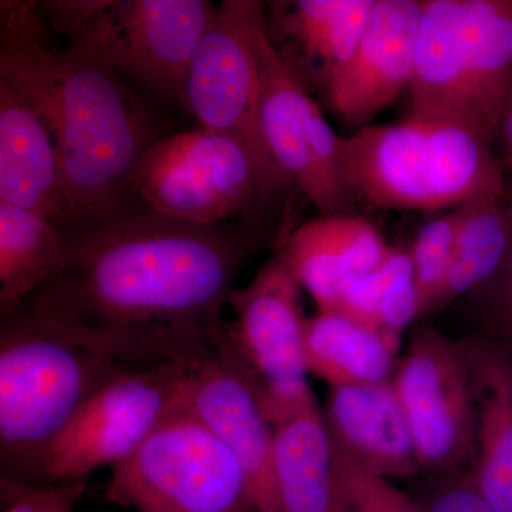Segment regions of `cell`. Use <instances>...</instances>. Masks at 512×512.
<instances>
[{
  "label": "cell",
  "mask_w": 512,
  "mask_h": 512,
  "mask_svg": "<svg viewBox=\"0 0 512 512\" xmlns=\"http://www.w3.org/2000/svg\"><path fill=\"white\" fill-rule=\"evenodd\" d=\"M274 430L276 485L284 512H352L320 409Z\"/></svg>",
  "instance_id": "obj_21"
},
{
  "label": "cell",
  "mask_w": 512,
  "mask_h": 512,
  "mask_svg": "<svg viewBox=\"0 0 512 512\" xmlns=\"http://www.w3.org/2000/svg\"><path fill=\"white\" fill-rule=\"evenodd\" d=\"M375 0H298L269 3L265 28L301 77L320 84L353 55Z\"/></svg>",
  "instance_id": "obj_19"
},
{
  "label": "cell",
  "mask_w": 512,
  "mask_h": 512,
  "mask_svg": "<svg viewBox=\"0 0 512 512\" xmlns=\"http://www.w3.org/2000/svg\"><path fill=\"white\" fill-rule=\"evenodd\" d=\"M335 456L336 473L352 512H423L416 501L397 490L392 481Z\"/></svg>",
  "instance_id": "obj_27"
},
{
  "label": "cell",
  "mask_w": 512,
  "mask_h": 512,
  "mask_svg": "<svg viewBox=\"0 0 512 512\" xmlns=\"http://www.w3.org/2000/svg\"><path fill=\"white\" fill-rule=\"evenodd\" d=\"M288 190L244 144L200 127L161 137L128 180L131 197L195 225L245 221L268 228L272 205Z\"/></svg>",
  "instance_id": "obj_6"
},
{
  "label": "cell",
  "mask_w": 512,
  "mask_h": 512,
  "mask_svg": "<svg viewBox=\"0 0 512 512\" xmlns=\"http://www.w3.org/2000/svg\"><path fill=\"white\" fill-rule=\"evenodd\" d=\"M104 2L59 53L56 140L64 207L62 232L94 224L133 204L134 165L160 136L137 89L111 63L101 35Z\"/></svg>",
  "instance_id": "obj_3"
},
{
  "label": "cell",
  "mask_w": 512,
  "mask_h": 512,
  "mask_svg": "<svg viewBox=\"0 0 512 512\" xmlns=\"http://www.w3.org/2000/svg\"><path fill=\"white\" fill-rule=\"evenodd\" d=\"M333 453L377 476L413 478L421 467L392 382L330 387L322 412Z\"/></svg>",
  "instance_id": "obj_16"
},
{
  "label": "cell",
  "mask_w": 512,
  "mask_h": 512,
  "mask_svg": "<svg viewBox=\"0 0 512 512\" xmlns=\"http://www.w3.org/2000/svg\"><path fill=\"white\" fill-rule=\"evenodd\" d=\"M106 497L137 512H254L241 464L184 402L111 468Z\"/></svg>",
  "instance_id": "obj_7"
},
{
  "label": "cell",
  "mask_w": 512,
  "mask_h": 512,
  "mask_svg": "<svg viewBox=\"0 0 512 512\" xmlns=\"http://www.w3.org/2000/svg\"><path fill=\"white\" fill-rule=\"evenodd\" d=\"M511 242V198L507 195L471 202L458 232L450 271L431 315L487 285L503 266Z\"/></svg>",
  "instance_id": "obj_24"
},
{
  "label": "cell",
  "mask_w": 512,
  "mask_h": 512,
  "mask_svg": "<svg viewBox=\"0 0 512 512\" xmlns=\"http://www.w3.org/2000/svg\"><path fill=\"white\" fill-rule=\"evenodd\" d=\"M234 322H225L228 338L254 376L262 402L291 404L312 396L306 376L302 286L281 247L252 281L229 293Z\"/></svg>",
  "instance_id": "obj_12"
},
{
  "label": "cell",
  "mask_w": 512,
  "mask_h": 512,
  "mask_svg": "<svg viewBox=\"0 0 512 512\" xmlns=\"http://www.w3.org/2000/svg\"><path fill=\"white\" fill-rule=\"evenodd\" d=\"M493 140L460 124L410 116L338 138L350 190L377 208L433 211L507 197Z\"/></svg>",
  "instance_id": "obj_4"
},
{
  "label": "cell",
  "mask_w": 512,
  "mask_h": 512,
  "mask_svg": "<svg viewBox=\"0 0 512 512\" xmlns=\"http://www.w3.org/2000/svg\"><path fill=\"white\" fill-rule=\"evenodd\" d=\"M429 490L416 501L423 512H497L478 491L466 471L439 474Z\"/></svg>",
  "instance_id": "obj_29"
},
{
  "label": "cell",
  "mask_w": 512,
  "mask_h": 512,
  "mask_svg": "<svg viewBox=\"0 0 512 512\" xmlns=\"http://www.w3.org/2000/svg\"><path fill=\"white\" fill-rule=\"evenodd\" d=\"M393 386L412 433L421 470L466 471L476 453V396L467 340L431 325L414 330Z\"/></svg>",
  "instance_id": "obj_10"
},
{
  "label": "cell",
  "mask_w": 512,
  "mask_h": 512,
  "mask_svg": "<svg viewBox=\"0 0 512 512\" xmlns=\"http://www.w3.org/2000/svg\"><path fill=\"white\" fill-rule=\"evenodd\" d=\"M217 9L207 0H104L99 25L114 69L184 109L192 60Z\"/></svg>",
  "instance_id": "obj_14"
},
{
  "label": "cell",
  "mask_w": 512,
  "mask_h": 512,
  "mask_svg": "<svg viewBox=\"0 0 512 512\" xmlns=\"http://www.w3.org/2000/svg\"><path fill=\"white\" fill-rule=\"evenodd\" d=\"M266 3L224 0L202 37L188 76L185 107L202 130L225 134L251 151L272 177H282L266 148L259 114V66L252 33Z\"/></svg>",
  "instance_id": "obj_11"
},
{
  "label": "cell",
  "mask_w": 512,
  "mask_h": 512,
  "mask_svg": "<svg viewBox=\"0 0 512 512\" xmlns=\"http://www.w3.org/2000/svg\"><path fill=\"white\" fill-rule=\"evenodd\" d=\"M424 0H375L359 45L320 84L330 109L350 126H370L409 89Z\"/></svg>",
  "instance_id": "obj_15"
},
{
  "label": "cell",
  "mask_w": 512,
  "mask_h": 512,
  "mask_svg": "<svg viewBox=\"0 0 512 512\" xmlns=\"http://www.w3.org/2000/svg\"><path fill=\"white\" fill-rule=\"evenodd\" d=\"M382 336L399 349L404 330L419 319L409 249L393 247L375 271L348 286L333 312Z\"/></svg>",
  "instance_id": "obj_25"
},
{
  "label": "cell",
  "mask_w": 512,
  "mask_h": 512,
  "mask_svg": "<svg viewBox=\"0 0 512 512\" xmlns=\"http://www.w3.org/2000/svg\"><path fill=\"white\" fill-rule=\"evenodd\" d=\"M252 42L261 82L262 134L276 168L315 205L320 217L350 214L356 195L340 167L339 136L301 77L269 39L265 13L255 23Z\"/></svg>",
  "instance_id": "obj_9"
},
{
  "label": "cell",
  "mask_w": 512,
  "mask_h": 512,
  "mask_svg": "<svg viewBox=\"0 0 512 512\" xmlns=\"http://www.w3.org/2000/svg\"><path fill=\"white\" fill-rule=\"evenodd\" d=\"M188 363L124 370L90 397L47 450L39 484L83 480L127 460L184 402Z\"/></svg>",
  "instance_id": "obj_8"
},
{
  "label": "cell",
  "mask_w": 512,
  "mask_h": 512,
  "mask_svg": "<svg viewBox=\"0 0 512 512\" xmlns=\"http://www.w3.org/2000/svg\"><path fill=\"white\" fill-rule=\"evenodd\" d=\"M476 396L473 477L497 512H512V367L493 346L468 340Z\"/></svg>",
  "instance_id": "obj_20"
},
{
  "label": "cell",
  "mask_w": 512,
  "mask_h": 512,
  "mask_svg": "<svg viewBox=\"0 0 512 512\" xmlns=\"http://www.w3.org/2000/svg\"><path fill=\"white\" fill-rule=\"evenodd\" d=\"M2 481L39 484L47 450L104 384L134 366L183 362L191 329L79 328L28 303L0 315Z\"/></svg>",
  "instance_id": "obj_2"
},
{
  "label": "cell",
  "mask_w": 512,
  "mask_h": 512,
  "mask_svg": "<svg viewBox=\"0 0 512 512\" xmlns=\"http://www.w3.org/2000/svg\"><path fill=\"white\" fill-rule=\"evenodd\" d=\"M497 136H500L501 143H503V167L505 171V180H507L508 183V197L512 200V92L510 97H508L503 117H501Z\"/></svg>",
  "instance_id": "obj_31"
},
{
  "label": "cell",
  "mask_w": 512,
  "mask_h": 512,
  "mask_svg": "<svg viewBox=\"0 0 512 512\" xmlns=\"http://www.w3.org/2000/svg\"><path fill=\"white\" fill-rule=\"evenodd\" d=\"M470 204L453 208L441 217L426 222L409 248L419 319L431 315L434 302L446 282L458 232Z\"/></svg>",
  "instance_id": "obj_26"
},
{
  "label": "cell",
  "mask_w": 512,
  "mask_h": 512,
  "mask_svg": "<svg viewBox=\"0 0 512 512\" xmlns=\"http://www.w3.org/2000/svg\"><path fill=\"white\" fill-rule=\"evenodd\" d=\"M87 488V478L53 484H18L2 481L12 500L3 512H74Z\"/></svg>",
  "instance_id": "obj_28"
},
{
  "label": "cell",
  "mask_w": 512,
  "mask_h": 512,
  "mask_svg": "<svg viewBox=\"0 0 512 512\" xmlns=\"http://www.w3.org/2000/svg\"><path fill=\"white\" fill-rule=\"evenodd\" d=\"M275 245L323 313L335 312L348 286L375 271L392 249L372 222L353 214L319 215L282 232Z\"/></svg>",
  "instance_id": "obj_17"
},
{
  "label": "cell",
  "mask_w": 512,
  "mask_h": 512,
  "mask_svg": "<svg viewBox=\"0 0 512 512\" xmlns=\"http://www.w3.org/2000/svg\"><path fill=\"white\" fill-rule=\"evenodd\" d=\"M62 229L49 218L0 201V315L15 311L62 265Z\"/></svg>",
  "instance_id": "obj_23"
},
{
  "label": "cell",
  "mask_w": 512,
  "mask_h": 512,
  "mask_svg": "<svg viewBox=\"0 0 512 512\" xmlns=\"http://www.w3.org/2000/svg\"><path fill=\"white\" fill-rule=\"evenodd\" d=\"M266 234L245 221L174 220L136 200L111 217L64 231L62 265L25 303L84 329L215 328Z\"/></svg>",
  "instance_id": "obj_1"
},
{
  "label": "cell",
  "mask_w": 512,
  "mask_h": 512,
  "mask_svg": "<svg viewBox=\"0 0 512 512\" xmlns=\"http://www.w3.org/2000/svg\"><path fill=\"white\" fill-rule=\"evenodd\" d=\"M485 286H490L495 309L507 328L512 330V242L500 271Z\"/></svg>",
  "instance_id": "obj_30"
},
{
  "label": "cell",
  "mask_w": 512,
  "mask_h": 512,
  "mask_svg": "<svg viewBox=\"0 0 512 512\" xmlns=\"http://www.w3.org/2000/svg\"><path fill=\"white\" fill-rule=\"evenodd\" d=\"M396 353L382 336L336 313L319 312L306 320V370L330 387L392 382Z\"/></svg>",
  "instance_id": "obj_22"
},
{
  "label": "cell",
  "mask_w": 512,
  "mask_h": 512,
  "mask_svg": "<svg viewBox=\"0 0 512 512\" xmlns=\"http://www.w3.org/2000/svg\"><path fill=\"white\" fill-rule=\"evenodd\" d=\"M184 403L222 440L247 477L254 512H284L275 476V430L254 376L228 338L225 320L188 363Z\"/></svg>",
  "instance_id": "obj_13"
},
{
  "label": "cell",
  "mask_w": 512,
  "mask_h": 512,
  "mask_svg": "<svg viewBox=\"0 0 512 512\" xmlns=\"http://www.w3.org/2000/svg\"><path fill=\"white\" fill-rule=\"evenodd\" d=\"M0 201L62 229L59 148L53 128L22 90L0 79Z\"/></svg>",
  "instance_id": "obj_18"
},
{
  "label": "cell",
  "mask_w": 512,
  "mask_h": 512,
  "mask_svg": "<svg viewBox=\"0 0 512 512\" xmlns=\"http://www.w3.org/2000/svg\"><path fill=\"white\" fill-rule=\"evenodd\" d=\"M409 92L412 117L495 141L512 92V0H424Z\"/></svg>",
  "instance_id": "obj_5"
}]
</instances>
